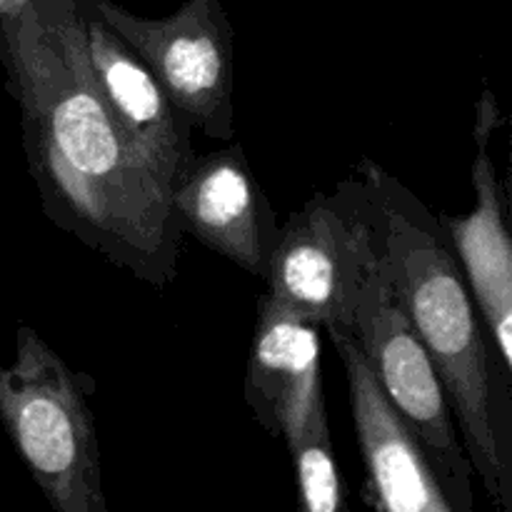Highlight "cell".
Segmentation results:
<instances>
[{
    "label": "cell",
    "instance_id": "9c48e42d",
    "mask_svg": "<svg viewBox=\"0 0 512 512\" xmlns=\"http://www.w3.org/2000/svg\"><path fill=\"white\" fill-rule=\"evenodd\" d=\"M168 203L183 233H193L245 273L265 278L278 230L238 143L190 155L170 178Z\"/></svg>",
    "mask_w": 512,
    "mask_h": 512
},
{
    "label": "cell",
    "instance_id": "8fae6325",
    "mask_svg": "<svg viewBox=\"0 0 512 512\" xmlns=\"http://www.w3.org/2000/svg\"><path fill=\"white\" fill-rule=\"evenodd\" d=\"M78 5L90 85L125 138L168 185L180 165L195 153L190 145L193 125L130 45L83 0Z\"/></svg>",
    "mask_w": 512,
    "mask_h": 512
},
{
    "label": "cell",
    "instance_id": "5b68a950",
    "mask_svg": "<svg viewBox=\"0 0 512 512\" xmlns=\"http://www.w3.org/2000/svg\"><path fill=\"white\" fill-rule=\"evenodd\" d=\"M380 268L373 200L358 173L333 193H313L275 233L268 295L308 323L348 328L355 305Z\"/></svg>",
    "mask_w": 512,
    "mask_h": 512
},
{
    "label": "cell",
    "instance_id": "30bf717a",
    "mask_svg": "<svg viewBox=\"0 0 512 512\" xmlns=\"http://www.w3.org/2000/svg\"><path fill=\"white\" fill-rule=\"evenodd\" d=\"M503 123L498 98L485 90L478 103L473 165L475 208L463 218L438 215L445 240L453 243L470 295L483 318L485 333L505 370L512 368V240L505 220V190L500 185L490 143Z\"/></svg>",
    "mask_w": 512,
    "mask_h": 512
},
{
    "label": "cell",
    "instance_id": "277c9868",
    "mask_svg": "<svg viewBox=\"0 0 512 512\" xmlns=\"http://www.w3.org/2000/svg\"><path fill=\"white\" fill-rule=\"evenodd\" d=\"M243 393L260 428L288 445L300 505L308 512L343 510L320 375V328L270 295L258 305Z\"/></svg>",
    "mask_w": 512,
    "mask_h": 512
},
{
    "label": "cell",
    "instance_id": "52a82bcc",
    "mask_svg": "<svg viewBox=\"0 0 512 512\" xmlns=\"http://www.w3.org/2000/svg\"><path fill=\"white\" fill-rule=\"evenodd\" d=\"M158 78L193 128L233 143V28L220 0H185L165 18H143L113 0H83Z\"/></svg>",
    "mask_w": 512,
    "mask_h": 512
},
{
    "label": "cell",
    "instance_id": "7c38bea8",
    "mask_svg": "<svg viewBox=\"0 0 512 512\" xmlns=\"http://www.w3.org/2000/svg\"><path fill=\"white\" fill-rule=\"evenodd\" d=\"M0 43L10 83L48 43L38 0H0Z\"/></svg>",
    "mask_w": 512,
    "mask_h": 512
},
{
    "label": "cell",
    "instance_id": "3957f363",
    "mask_svg": "<svg viewBox=\"0 0 512 512\" xmlns=\"http://www.w3.org/2000/svg\"><path fill=\"white\" fill-rule=\"evenodd\" d=\"M80 380L20 325L13 363L0 365V423L50 508L105 512L98 433Z\"/></svg>",
    "mask_w": 512,
    "mask_h": 512
},
{
    "label": "cell",
    "instance_id": "ba28073f",
    "mask_svg": "<svg viewBox=\"0 0 512 512\" xmlns=\"http://www.w3.org/2000/svg\"><path fill=\"white\" fill-rule=\"evenodd\" d=\"M348 378L355 435L365 463L363 503L385 512H453L423 443L375 380L358 340L328 328Z\"/></svg>",
    "mask_w": 512,
    "mask_h": 512
},
{
    "label": "cell",
    "instance_id": "7a4b0ae2",
    "mask_svg": "<svg viewBox=\"0 0 512 512\" xmlns=\"http://www.w3.org/2000/svg\"><path fill=\"white\" fill-rule=\"evenodd\" d=\"M355 173L373 200L385 278L443 380L475 478L508 512L510 370L485 338L483 318L440 220L373 160H360Z\"/></svg>",
    "mask_w": 512,
    "mask_h": 512
},
{
    "label": "cell",
    "instance_id": "8992f818",
    "mask_svg": "<svg viewBox=\"0 0 512 512\" xmlns=\"http://www.w3.org/2000/svg\"><path fill=\"white\" fill-rule=\"evenodd\" d=\"M358 340L375 380L423 443L453 512L475 505V470L460 440L448 393L423 340L395 298L383 263L355 305L348 328Z\"/></svg>",
    "mask_w": 512,
    "mask_h": 512
},
{
    "label": "cell",
    "instance_id": "6da1fadb",
    "mask_svg": "<svg viewBox=\"0 0 512 512\" xmlns=\"http://www.w3.org/2000/svg\"><path fill=\"white\" fill-rule=\"evenodd\" d=\"M38 5L48 43L10 90L23 110L25 153L45 215L135 278L170 283L183 230L168 185L90 85L78 0Z\"/></svg>",
    "mask_w": 512,
    "mask_h": 512
}]
</instances>
